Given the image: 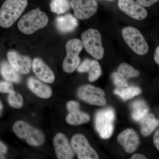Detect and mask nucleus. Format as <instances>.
I'll return each instance as SVG.
<instances>
[{
    "label": "nucleus",
    "instance_id": "20",
    "mask_svg": "<svg viewBox=\"0 0 159 159\" xmlns=\"http://www.w3.org/2000/svg\"><path fill=\"white\" fill-rule=\"evenodd\" d=\"M0 71L3 78L9 82L18 83L21 80L20 77L17 71L7 61L1 63Z\"/></svg>",
    "mask_w": 159,
    "mask_h": 159
},
{
    "label": "nucleus",
    "instance_id": "16",
    "mask_svg": "<svg viewBox=\"0 0 159 159\" xmlns=\"http://www.w3.org/2000/svg\"><path fill=\"white\" fill-rule=\"evenodd\" d=\"M32 69L39 79L48 83H52L55 80L53 71L41 59L35 58L32 63Z\"/></svg>",
    "mask_w": 159,
    "mask_h": 159
},
{
    "label": "nucleus",
    "instance_id": "3",
    "mask_svg": "<svg viewBox=\"0 0 159 159\" xmlns=\"http://www.w3.org/2000/svg\"><path fill=\"white\" fill-rule=\"evenodd\" d=\"M12 129L19 138L25 140L31 146H41L45 142V137L43 132L25 121H16L13 124Z\"/></svg>",
    "mask_w": 159,
    "mask_h": 159
},
{
    "label": "nucleus",
    "instance_id": "2",
    "mask_svg": "<svg viewBox=\"0 0 159 159\" xmlns=\"http://www.w3.org/2000/svg\"><path fill=\"white\" fill-rule=\"evenodd\" d=\"M48 21L47 15L37 8L27 12L21 18L18 28L24 34H30L45 27Z\"/></svg>",
    "mask_w": 159,
    "mask_h": 159
},
{
    "label": "nucleus",
    "instance_id": "12",
    "mask_svg": "<svg viewBox=\"0 0 159 159\" xmlns=\"http://www.w3.org/2000/svg\"><path fill=\"white\" fill-rule=\"evenodd\" d=\"M118 4L119 9L134 19L144 20L148 15L147 10L134 0H119Z\"/></svg>",
    "mask_w": 159,
    "mask_h": 159
},
{
    "label": "nucleus",
    "instance_id": "11",
    "mask_svg": "<svg viewBox=\"0 0 159 159\" xmlns=\"http://www.w3.org/2000/svg\"><path fill=\"white\" fill-rule=\"evenodd\" d=\"M53 145L57 158H74L75 152L68 139L63 134L59 133L55 136L53 140Z\"/></svg>",
    "mask_w": 159,
    "mask_h": 159
},
{
    "label": "nucleus",
    "instance_id": "5",
    "mask_svg": "<svg viewBox=\"0 0 159 159\" xmlns=\"http://www.w3.org/2000/svg\"><path fill=\"white\" fill-rule=\"evenodd\" d=\"M123 38L129 47L139 55H145L148 51V46L142 33L134 27H126L122 29Z\"/></svg>",
    "mask_w": 159,
    "mask_h": 159
},
{
    "label": "nucleus",
    "instance_id": "4",
    "mask_svg": "<svg viewBox=\"0 0 159 159\" xmlns=\"http://www.w3.org/2000/svg\"><path fill=\"white\" fill-rule=\"evenodd\" d=\"M81 38L82 45L86 51L96 59H102L104 50L100 32L97 29H89L83 32Z\"/></svg>",
    "mask_w": 159,
    "mask_h": 159
},
{
    "label": "nucleus",
    "instance_id": "29",
    "mask_svg": "<svg viewBox=\"0 0 159 159\" xmlns=\"http://www.w3.org/2000/svg\"><path fill=\"white\" fill-rule=\"evenodd\" d=\"M159 0H136L137 2L143 7H148L152 6Z\"/></svg>",
    "mask_w": 159,
    "mask_h": 159
},
{
    "label": "nucleus",
    "instance_id": "18",
    "mask_svg": "<svg viewBox=\"0 0 159 159\" xmlns=\"http://www.w3.org/2000/svg\"><path fill=\"white\" fill-rule=\"evenodd\" d=\"M28 85L30 90L40 98L47 99L52 96L53 92L51 88L34 77L29 78Z\"/></svg>",
    "mask_w": 159,
    "mask_h": 159
},
{
    "label": "nucleus",
    "instance_id": "10",
    "mask_svg": "<svg viewBox=\"0 0 159 159\" xmlns=\"http://www.w3.org/2000/svg\"><path fill=\"white\" fill-rule=\"evenodd\" d=\"M71 6L75 17L80 20H84L96 14L98 3L96 0H72Z\"/></svg>",
    "mask_w": 159,
    "mask_h": 159
},
{
    "label": "nucleus",
    "instance_id": "33",
    "mask_svg": "<svg viewBox=\"0 0 159 159\" xmlns=\"http://www.w3.org/2000/svg\"><path fill=\"white\" fill-rule=\"evenodd\" d=\"M130 159H146V158L145 157V156L141 154L137 153L135 154L132 157H131Z\"/></svg>",
    "mask_w": 159,
    "mask_h": 159
},
{
    "label": "nucleus",
    "instance_id": "21",
    "mask_svg": "<svg viewBox=\"0 0 159 159\" xmlns=\"http://www.w3.org/2000/svg\"><path fill=\"white\" fill-rule=\"evenodd\" d=\"M141 131L145 136L149 135L158 126L159 120L156 119L154 114H148L142 120Z\"/></svg>",
    "mask_w": 159,
    "mask_h": 159
},
{
    "label": "nucleus",
    "instance_id": "34",
    "mask_svg": "<svg viewBox=\"0 0 159 159\" xmlns=\"http://www.w3.org/2000/svg\"><path fill=\"white\" fill-rule=\"evenodd\" d=\"M3 110V106L2 103V101L0 100V116L2 113Z\"/></svg>",
    "mask_w": 159,
    "mask_h": 159
},
{
    "label": "nucleus",
    "instance_id": "22",
    "mask_svg": "<svg viewBox=\"0 0 159 159\" xmlns=\"http://www.w3.org/2000/svg\"><path fill=\"white\" fill-rule=\"evenodd\" d=\"M114 93L124 100H127L133 98L135 96L142 93L141 89L136 87H126L122 88L116 89Z\"/></svg>",
    "mask_w": 159,
    "mask_h": 159
},
{
    "label": "nucleus",
    "instance_id": "27",
    "mask_svg": "<svg viewBox=\"0 0 159 159\" xmlns=\"http://www.w3.org/2000/svg\"><path fill=\"white\" fill-rule=\"evenodd\" d=\"M111 77L114 84L118 88H122L128 86L127 80L118 72L113 73Z\"/></svg>",
    "mask_w": 159,
    "mask_h": 159
},
{
    "label": "nucleus",
    "instance_id": "6",
    "mask_svg": "<svg viewBox=\"0 0 159 159\" xmlns=\"http://www.w3.org/2000/svg\"><path fill=\"white\" fill-rule=\"evenodd\" d=\"M115 111L107 108L98 111L95 118V125L100 137L103 139L110 138L114 131Z\"/></svg>",
    "mask_w": 159,
    "mask_h": 159
},
{
    "label": "nucleus",
    "instance_id": "32",
    "mask_svg": "<svg viewBox=\"0 0 159 159\" xmlns=\"http://www.w3.org/2000/svg\"><path fill=\"white\" fill-rule=\"evenodd\" d=\"M154 60L156 62L157 64L158 65L159 64V47L158 46L157 47L156 50L155 51V54L154 55Z\"/></svg>",
    "mask_w": 159,
    "mask_h": 159
},
{
    "label": "nucleus",
    "instance_id": "9",
    "mask_svg": "<svg viewBox=\"0 0 159 159\" xmlns=\"http://www.w3.org/2000/svg\"><path fill=\"white\" fill-rule=\"evenodd\" d=\"M71 146L79 159H98L99 157L92 148L87 139L82 134H78L71 139Z\"/></svg>",
    "mask_w": 159,
    "mask_h": 159
},
{
    "label": "nucleus",
    "instance_id": "23",
    "mask_svg": "<svg viewBox=\"0 0 159 159\" xmlns=\"http://www.w3.org/2000/svg\"><path fill=\"white\" fill-rule=\"evenodd\" d=\"M50 7L52 12L61 14L65 13L70 9L71 2L70 0H51Z\"/></svg>",
    "mask_w": 159,
    "mask_h": 159
},
{
    "label": "nucleus",
    "instance_id": "30",
    "mask_svg": "<svg viewBox=\"0 0 159 159\" xmlns=\"http://www.w3.org/2000/svg\"><path fill=\"white\" fill-rule=\"evenodd\" d=\"M153 142L158 150H159V130L156 132L153 137Z\"/></svg>",
    "mask_w": 159,
    "mask_h": 159
},
{
    "label": "nucleus",
    "instance_id": "28",
    "mask_svg": "<svg viewBox=\"0 0 159 159\" xmlns=\"http://www.w3.org/2000/svg\"><path fill=\"white\" fill-rule=\"evenodd\" d=\"M14 91L11 83L7 81H0V92L4 93H9Z\"/></svg>",
    "mask_w": 159,
    "mask_h": 159
},
{
    "label": "nucleus",
    "instance_id": "25",
    "mask_svg": "<svg viewBox=\"0 0 159 159\" xmlns=\"http://www.w3.org/2000/svg\"><path fill=\"white\" fill-rule=\"evenodd\" d=\"M118 72L126 80L139 77L140 75L139 71L135 70L131 66L125 63H123L119 66Z\"/></svg>",
    "mask_w": 159,
    "mask_h": 159
},
{
    "label": "nucleus",
    "instance_id": "24",
    "mask_svg": "<svg viewBox=\"0 0 159 159\" xmlns=\"http://www.w3.org/2000/svg\"><path fill=\"white\" fill-rule=\"evenodd\" d=\"M87 73H89V80L94 82L102 75V70L99 63L95 60H91Z\"/></svg>",
    "mask_w": 159,
    "mask_h": 159
},
{
    "label": "nucleus",
    "instance_id": "1",
    "mask_svg": "<svg viewBox=\"0 0 159 159\" xmlns=\"http://www.w3.org/2000/svg\"><path fill=\"white\" fill-rule=\"evenodd\" d=\"M28 0H6L0 9V26L9 28L25 11Z\"/></svg>",
    "mask_w": 159,
    "mask_h": 159
},
{
    "label": "nucleus",
    "instance_id": "26",
    "mask_svg": "<svg viewBox=\"0 0 159 159\" xmlns=\"http://www.w3.org/2000/svg\"><path fill=\"white\" fill-rule=\"evenodd\" d=\"M8 102L11 107L15 108H20L24 104V99L21 94L13 91L9 93Z\"/></svg>",
    "mask_w": 159,
    "mask_h": 159
},
{
    "label": "nucleus",
    "instance_id": "7",
    "mask_svg": "<svg viewBox=\"0 0 159 159\" xmlns=\"http://www.w3.org/2000/svg\"><path fill=\"white\" fill-rule=\"evenodd\" d=\"M66 48L67 54L63 62V69L66 73H72L80 63L79 54L83 49L82 42L77 39H71L67 43Z\"/></svg>",
    "mask_w": 159,
    "mask_h": 159
},
{
    "label": "nucleus",
    "instance_id": "14",
    "mask_svg": "<svg viewBox=\"0 0 159 159\" xmlns=\"http://www.w3.org/2000/svg\"><path fill=\"white\" fill-rule=\"evenodd\" d=\"M7 57L10 65L18 73L27 74L30 72L31 61L29 56L20 55L16 51H10L7 54Z\"/></svg>",
    "mask_w": 159,
    "mask_h": 159
},
{
    "label": "nucleus",
    "instance_id": "19",
    "mask_svg": "<svg viewBox=\"0 0 159 159\" xmlns=\"http://www.w3.org/2000/svg\"><path fill=\"white\" fill-rule=\"evenodd\" d=\"M132 117L135 121H142V119L148 115L149 108L144 100H139L135 101L131 106Z\"/></svg>",
    "mask_w": 159,
    "mask_h": 159
},
{
    "label": "nucleus",
    "instance_id": "8",
    "mask_svg": "<svg viewBox=\"0 0 159 159\" xmlns=\"http://www.w3.org/2000/svg\"><path fill=\"white\" fill-rule=\"evenodd\" d=\"M77 94L80 99L92 105L103 106L106 104L105 93L99 88L86 84L78 89Z\"/></svg>",
    "mask_w": 159,
    "mask_h": 159
},
{
    "label": "nucleus",
    "instance_id": "35",
    "mask_svg": "<svg viewBox=\"0 0 159 159\" xmlns=\"http://www.w3.org/2000/svg\"><path fill=\"white\" fill-rule=\"evenodd\" d=\"M106 1H110V2H111V1H114V0H106Z\"/></svg>",
    "mask_w": 159,
    "mask_h": 159
},
{
    "label": "nucleus",
    "instance_id": "17",
    "mask_svg": "<svg viewBox=\"0 0 159 159\" xmlns=\"http://www.w3.org/2000/svg\"><path fill=\"white\" fill-rule=\"evenodd\" d=\"M55 26L57 30L61 33L73 32L78 25L77 19L72 14H68L57 16L55 19Z\"/></svg>",
    "mask_w": 159,
    "mask_h": 159
},
{
    "label": "nucleus",
    "instance_id": "31",
    "mask_svg": "<svg viewBox=\"0 0 159 159\" xmlns=\"http://www.w3.org/2000/svg\"><path fill=\"white\" fill-rule=\"evenodd\" d=\"M8 150L7 146L2 142L0 141V154L6 153Z\"/></svg>",
    "mask_w": 159,
    "mask_h": 159
},
{
    "label": "nucleus",
    "instance_id": "15",
    "mask_svg": "<svg viewBox=\"0 0 159 159\" xmlns=\"http://www.w3.org/2000/svg\"><path fill=\"white\" fill-rule=\"evenodd\" d=\"M118 142L123 146L126 152L133 153L139 147V138L134 129H127L118 136Z\"/></svg>",
    "mask_w": 159,
    "mask_h": 159
},
{
    "label": "nucleus",
    "instance_id": "13",
    "mask_svg": "<svg viewBox=\"0 0 159 159\" xmlns=\"http://www.w3.org/2000/svg\"><path fill=\"white\" fill-rule=\"evenodd\" d=\"M66 106L69 113L66 118V121L69 124L79 125L89 121L90 118L88 114L80 110L79 102L70 101L67 102Z\"/></svg>",
    "mask_w": 159,
    "mask_h": 159
}]
</instances>
